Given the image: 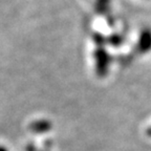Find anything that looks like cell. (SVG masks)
Listing matches in <instances>:
<instances>
[{
    "mask_svg": "<svg viewBox=\"0 0 151 151\" xmlns=\"http://www.w3.org/2000/svg\"><path fill=\"white\" fill-rule=\"evenodd\" d=\"M139 48L142 52H149L151 50V31L145 29L139 38Z\"/></svg>",
    "mask_w": 151,
    "mask_h": 151,
    "instance_id": "6da1fadb",
    "label": "cell"
},
{
    "mask_svg": "<svg viewBox=\"0 0 151 151\" xmlns=\"http://www.w3.org/2000/svg\"><path fill=\"white\" fill-rule=\"evenodd\" d=\"M148 134H149V135H151V128L148 130Z\"/></svg>",
    "mask_w": 151,
    "mask_h": 151,
    "instance_id": "7a4b0ae2",
    "label": "cell"
}]
</instances>
